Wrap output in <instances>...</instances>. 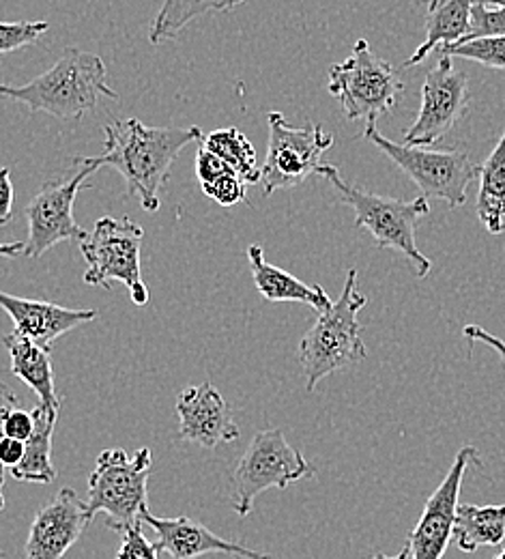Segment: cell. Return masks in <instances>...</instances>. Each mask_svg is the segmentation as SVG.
<instances>
[{
	"label": "cell",
	"mask_w": 505,
	"mask_h": 559,
	"mask_svg": "<svg viewBox=\"0 0 505 559\" xmlns=\"http://www.w3.org/2000/svg\"><path fill=\"white\" fill-rule=\"evenodd\" d=\"M141 521L155 532L153 545L157 554H168L172 559H196L209 554H226L243 559H274L267 554L248 549L239 543L219 538L212 530H207L205 525L190 516L161 519L145 510Z\"/></svg>",
	"instance_id": "16"
},
{
	"label": "cell",
	"mask_w": 505,
	"mask_h": 559,
	"mask_svg": "<svg viewBox=\"0 0 505 559\" xmlns=\"http://www.w3.org/2000/svg\"><path fill=\"white\" fill-rule=\"evenodd\" d=\"M493 37H505V9L473 4L469 33L456 46L469 44L476 39H493Z\"/></svg>",
	"instance_id": "28"
},
{
	"label": "cell",
	"mask_w": 505,
	"mask_h": 559,
	"mask_svg": "<svg viewBox=\"0 0 505 559\" xmlns=\"http://www.w3.org/2000/svg\"><path fill=\"white\" fill-rule=\"evenodd\" d=\"M327 88L342 104L349 121L376 123L381 115L396 106L405 84L396 70L360 39L347 61L329 68Z\"/></svg>",
	"instance_id": "9"
},
{
	"label": "cell",
	"mask_w": 505,
	"mask_h": 559,
	"mask_svg": "<svg viewBox=\"0 0 505 559\" xmlns=\"http://www.w3.org/2000/svg\"><path fill=\"white\" fill-rule=\"evenodd\" d=\"M334 144L323 126L308 123L292 128L280 112H269V144L261 166V186L265 197L303 183L323 164V153Z\"/></svg>",
	"instance_id": "10"
},
{
	"label": "cell",
	"mask_w": 505,
	"mask_h": 559,
	"mask_svg": "<svg viewBox=\"0 0 505 559\" xmlns=\"http://www.w3.org/2000/svg\"><path fill=\"white\" fill-rule=\"evenodd\" d=\"M372 559H411V549H409V545L398 554V556H394V558H389V556H385V554H374Z\"/></svg>",
	"instance_id": "35"
},
{
	"label": "cell",
	"mask_w": 505,
	"mask_h": 559,
	"mask_svg": "<svg viewBox=\"0 0 505 559\" xmlns=\"http://www.w3.org/2000/svg\"><path fill=\"white\" fill-rule=\"evenodd\" d=\"M454 538L460 551L473 554L480 547H500L505 540V506L460 503L454 523Z\"/></svg>",
	"instance_id": "22"
},
{
	"label": "cell",
	"mask_w": 505,
	"mask_h": 559,
	"mask_svg": "<svg viewBox=\"0 0 505 559\" xmlns=\"http://www.w3.org/2000/svg\"><path fill=\"white\" fill-rule=\"evenodd\" d=\"M248 259H250L254 284L267 301H299V304H308L316 312H323L334 304L321 286H310L290 276L289 272L267 263L261 246H250Z\"/></svg>",
	"instance_id": "19"
},
{
	"label": "cell",
	"mask_w": 505,
	"mask_h": 559,
	"mask_svg": "<svg viewBox=\"0 0 505 559\" xmlns=\"http://www.w3.org/2000/svg\"><path fill=\"white\" fill-rule=\"evenodd\" d=\"M245 0H164L159 13L151 24V44L175 39L190 22L214 11H228Z\"/></svg>",
	"instance_id": "24"
},
{
	"label": "cell",
	"mask_w": 505,
	"mask_h": 559,
	"mask_svg": "<svg viewBox=\"0 0 505 559\" xmlns=\"http://www.w3.org/2000/svg\"><path fill=\"white\" fill-rule=\"evenodd\" d=\"M471 7L473 0H431L426 13V39L402 68L420 66L436 48L456 46L469 33Z\"/></svg>",
	"instance_id": "20"
},
{
	"label": "cell",
	"mask_w": 505,
	"mask_h": 559,
	"mask_svg": "<svg viewBox=\"0 0 505 559\" xmlns=\"http://www.w3.org/2000/svg\"><path fill=\"white\" fill-rule=\"evenodd\" d=\"M363 139L383 151L411 181L424 192L426 199L445 201L452 210L465 205L469 183L480 177V166L465 148L431 151L424 146L400 144L376 132V123H368Z\"/></svg>",
	"instance_id": "6"
},
{
	"label": "cell",
	"mask_w": 505,
	"mask_h": 559,
	"mask_svg": "<svg viewBox=\"0 0 505 559\" xmlns=\"http://www.w3.org/2000/svg\"><path fill=\"white\" fill-rule=\"evenodd\" d=\"M314 476V467L287 441L280 428H267L252 437L232 474V508L248 516L258 495L289 489L292 483Z\"/></svg>",
	"instance_id": "8"
},
{
	"label": "cell",
	"mask_w": 505,
	"mask_h": 559,
	"mask_svg": "<svg viewBox=\"0 0 505 559\" xmlns=\"http://www.w3.org/2000/svg\"><path fill=\"white\" fill-rule=\"evenodd\" d=\"M480 467V454L473 445L460 448L456 454L447 476L429 497L422 516L416 530L409 536L411 559H443L452 538H454V523L458 512V499L462 489V478L471 467Z\"/></svg>",
	"instance_id": "13"
},
{
	"label": "cell",
	"mask_w": 505,
	"mask_h": 559,
	"mask_svg": "<svg viewBox=\"0 0 505 559\" xmlns=\"http://www.w3.org/2000/svg\"><path fill=\"white\" fill-rule=\"evenodd\" d=\"M35 428L28 441H24V459L17 467L11 469V478L17 483H35L50 485L57 480V467L52 465V435L57 428L59 414L46 412L44 407H35L33 412Z\"/></svg>",
	"instance_id": "21"
},
{
	"label": "cell",
	"mask_w": 505,
	"mask_h": 559,
	"mask_svg": "<svg viewBox=\"0 0 505 559\" xmlns=\"http://www.w3.org/2000/svg\"><path fill=\"white\" fill-rule=\"evenodd\" d=\"M316 175L325 177L332 183L340 201L356 213V226L368 228V233L374 237L381 250L402 252L413 263L416 274L420 278L429 276L433 267L431 259H426L416 243L418 222L431 213L426 197H420L416 201H400V199H387L372 192H363L349 186L340 177L338 168L332 164H321Z\"/></svg>",
	"instance_id": "4"
},
{
	"label": "cell",
	"mask_w": 505,
	"mask_h": 559,
	"mask_svg": "<svg viewBox=\"0 0 505 559\" xmlns=\"http://www.w3.org/2000/svg\"><path fill=\"white\" fill-rule=\"evenodd\" d=\"M443 57L454 59H469L480 66L493 68V70H505V37H493V39H476L460 46H447L441 48Z\"/></svg>",
	"instance_id": "27"
},
{
	"label": "cell",
	"mask_w": 505,
	"mask_h": 559,
	"mask_svg": "<svg viewBox=\"0 0 505 559\" xmlns=\"http://www.w3.org/2000/svg\"><path fill=\"white\" fill-rule=\"evenodd\" d=\"M95 170V166H82L72 179L46 181L39 188L26 207L28 241L24 243V257L39 259L61 241H84L88 237L73 219V203Z\"/></svg>",
	"instance_id": "11"
},
{
	"label": "cell",
	"mask_w": 505,
	"mask_h": 559,
	"mask_svg": "<svg viewBox=\"0 0 505 559\" xmlns=\"http://www.w3.org/2000/svg\"><path fill=\"white\" fill-rule=\"evenodd\" d=\"M0 308L9 314L15 325V332L39 343L52 347L57 338L72 332L80 325L95 321V310H73L63 308L52 301H35L22 299L0 290Z\"/></svg>",
	"instance_id": "17"
},
{
	"label": "cell",
	"mask_w": 505,
	"mask_h": 559,
	"mask_svg": "<svg viewBox=\"0 0 505 559\" xmlns=\"http://www.w3.org/2000/svg\"><path fill=\"white\" fill-rule=\"evenodd\" d=\"M4 349L11 357V372L22 379L37 396L39 407L46 412L59 414L61 412V399L57 396L55 388V370H52V355L46 345H39L17 332H11L2 338Z\"/></svg>",
	"instance_id": "18"
},
{
	"label": "cell",
	"mask_w": 505,
	"mask_h": 559,
	"mask_svg": "<svg viewBox=\"0 0 505 559\" xmlns=\"http://www.w3.org/2000/svg\"><path fill=\"white\" fill-rule=\"evenodd\" d=\"M24 254V243H0V257H17Z\"/></svg>",
	"instance_id": "34"
},
{
	"label": "cell",
	"mask_w": 505,
	"mask_h": 559,
	"mask_svg": "<svg viewBox=\"0 0 505 559\" xmlns=\"http://www.w3.org/2000/svg\"><path fill=\"white\" fill-rule=\"evenodd\" d=\"M143 237V226L130 217H99L93 233L80 241V252L86 261L84 282L110 288V282L117 280L130 288L136 306H146L148 288L141 274Z\"/></svg>",
	"instance_id": "7"
},
{
	"label": "cell",
	"mask_w": 505,
	"mask_h": 559,
	"mask_svg": "<svg viewBox=\"0 0 505 559\" xmlns=\"http://www.w3.org/2000/svg\"><path fill=\"white\" fill-rule=\"evenodd\" d=\"M151 465L153 456L148 448L136 450L132 456L119 448L104 450L88 476V521L97 514H106L108 527L121 536L132 527L143 525L141 516L148 510L146 483Z\"/></svg>",
	"instance_id": "5"
},
{
	"label": "cell",
	"mask_w": 505,
	"mask_h": 559,
	"mask_svg": "<svg viewBox=\"0 0 505 559\" xmlns=\"http://www.w3.org/2000/svg\"><path fill=\"white\" fill-rule=\"evenodd\" d=\"M495 559H505V549L504 551H502V554H500V556H497V558Z\"/></svg>",
	"instance_id": "37"
},
{
	"label": "cell",
	"mask_w": 505,
	"mask_h": 559,
	"mask_svg": "<svg viewBox=\"0 0 505 559\" xmlns=\"http://www.w3.org/2000/svg\"><path fill=\"white\" fill-rule=\"evenodd\" d=\"M106 148L97 157H73L77 166H110L125 179V197L139 199L143 210H159V192L179 153L205 139L201 128H148L139 119L115 121L104 128Z\"/></svg>",
	"instance_id": "1"
},
{
	"label": "cell",
	"mask_w": 505,
	"mask_h": 559,
	"mask_svg": "<svg viewBox=\"0 0 505 559\" xmlns=\"http://www.w3.org/2000/svg\"><path fill=\"white\" fill-rule=\"evenodd\" d=\"M478 217L493 235L505 228V130L480 168Z\"/></svg>",
	"instance_id": "23"
},
{
	"label": "cell",
	"mask_w": 505,
	"mask_h": 559,
	"mask_svg": "<svg viewBox=\"0 0 505 559\" xmlns=\"http://www.w3.org/2000/svg\"><path fill=\"white\" fill-rule=\"evenodd\" d=\"M86 501L73 489H61L31 523L24 559H63L88 525Z\"/></svg>",
	"instance_id": "14"
},
{
	"label": "cell",
	"mask_w": 505,
	"mask_h": 559,
	"mask_svg": "<svg viewBox=\"0 0 505 559\" xmlns=\"http://www.w3.org/2000/svg\"><path fill=\"white\" fill-rule=\"evenodd\" d=\"M365 304L368 299L358 293V270L351 267L338 301L318 312L316 323L299 343V361L308 392H314V388L332 372L368 357L361 338L363 328L358 321Z\"/></svg>",
	"instance_id": "3"
},
{
	"label": "cell",
	"mask_w": 505,
	"mask_h": 559,
	"mask_svg": "<svg viewBox=\"0 0 505 559\" xmlns=\"http://www.w3.org/2000/svg\"><path fill=\"white\" fill-rule=\"evenodd\" d=\"M177 416L181 439L207 450L232 443L241 435L230 407L209 381L190 385L179 394Z\"/></svg>",
	"instance_id": "15"
},
{
	"label": "cell",
	"mask_w": 505,
	"mask_h": 559,
	"mask_svg": "<svg viewBox=\"0 0 505 559\" xmlns=\"http://www.w3.org/2000/svg\"><path fill=\"white\" fill-rule=\"evenodd\" d=\"M13 215V186L9 177V168L0 166V226L11 222Z\"/></svg>",
	"instance_id": "33"
},
{
	"label": "cell",
	"mask_w": 505,
	"mask_h": 559,
	"mask_svg": "<svg viewBox=\"0 0 505 559\" xmlns=\"http://www.w3.org/2000/svg\"><path fill=\"white\" fill-rule=\"evenodd\" d=\"M471 95L465 71L456 70L449 57H441L438 66L426 73L422 86V108L416 123L407 130L405 144L429 146L449 134L467 115Z\"/></svg>",
	"instance_id": "12"
},
{
	"label": "cell",
	"mask_w": 505,
	"mask_h": 559,
	"mask_svg": "<svg viewBox=\"0 0 505 559\" xmlns=\"http://www.w3.org/2000/svg\"><path fill=\"white\" fill-rule=\"evenodd\" d=\"M48 26V22H0V55L33 46Z\"/></svg>",
	"instance_id": "29"
},
{
	"label": "cell",
	"mask_w": 505,
	"mask_h": 559,
	"mask_svg": "<svg viewBox=\"0 0 505 559\" xmlns=\"http://www.w3.org/2000/svg\"><path fill=\"white\" fill-rule=\"evenodd\" d=\"M196 175L203 192L217 205L232 207L245 201V183L241 177L205 146L196 153Z\"/></svg>",
	"instance_id": "26"
},
{
	"label": "cell",
	"mask_w": 505,
	"mask_h": 559,
	"mask_svg": "<svg viewBox=\"0 0 505 559\" xmlns=\"http://www.w3.org/2000/svg\"><path fill=\"white\" fill-rule=\"evenodd\" d=\"M203 146L228 164L245 186L261 183V166L252 142L237 128L216 130L203 139Z\"/></svg>",
	"instance_id": "25"
},
{
	"label": "cell",
	"mask_w": 505,
	"mask_h": 559,
	"mask_svg": "<svg viewBox=\"0 0 505 559\" xmlns=\"http://www.w3.org/2000/svg\"><path fill=\"white\" fill-rule=\"evenodd\" d=\"M0 95L22 102L28 110L48 112L61 121H80L97 108L101 95L119 99L106 84V66L97 55L68 48L52 70L37 75L28 84H0Z\"/></svg>",
	"instance_id": "2"
},
{
	"label": "cell",
	"mask_w": 505,
	"mask_h": 559,
	"mask_svg": "<svg viewBox=\"0 0 505 559\" xmlns=\"http://www.w3.org/2000/svg\"><path fill=\"white\" fill-rule=\"evenodd\" d=\"M462 336L469 341V345H473V343H484L486 347H491V349L495 350V353L500 355V359L505 364V343L504 341H500L497 336L489 334V332L482 330L480 325H467V328L462 330Z\"/></svg>",
	"instance_id": "32"
},
{
	"label": "cell",
	"mask_w": 505,
	"mask_h": 559,
	"mask_svg": "<svg viewBox=\"0 0 505 559\" xmlns=\"http://www.w3.org/2000/svg\"><path fill=\"white\" fill-rule=\"evenodd\" d=\"M117 559H157V549L151 540H146L143 525H136L123 534V545Z\"/></svg>",
	"instance_id": "30"
},
{
	"label": "cell",
	"mask_w": 505,
	"mask_h": 559,
	"mask_svg": "<svg viewBox=\"0 0 505 559\" xmlns=\"http://www.w3.org/2000/svg\"><path fill=\"white\" fill-rule=\"evenodd\" d=\"M35 428V419L31 412H24L20 407H13L9 412V416L4 419V437L9 439H17V441H28V437L33 435Z\"/></svg>",
	"instance_id": "31"
},
{
	"label": "cell",
	"mask_w": 505,
	"mask_h": 559,
	"mask_svg": "<svg viewBox=\"0 0 505 559\" xmlns=\"http://www.w3.org/2000/svg\"><path fill=\"white\" fill-rule=\"evenodd\" d=\"M91 2H97V0H91Z\"/></svg>",
	"instance_id": "38"
},
{
	"label": "cell",
	"mask_w": 505,
	"mask_h": 559,
	"mask_svg": "<svg viewBox=\"0 0 505 559\" xmlns=\"http://www.w3.org/2000/svg\"><path fill=\"white\" fill-rule=\"evenodd\" d=\"M473 4H486V7H502V9H505V0H473Z\"/></svg>",
	"instance_id": "36"
}]
</instances>
